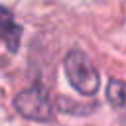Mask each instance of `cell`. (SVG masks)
Wrapping results in <instances>:
<instances>
[{
  "label": "cell",
  "instance_id": "7a4b0ae2",
  "mask_svg": "<svg viewBox=\"0 0 126 126\" xmlns=\"http://www.w3.org/2000/svg\"><path fill=\"white\" fill-rule=\"evenodd\" d=\"M14 108L20 116L33 122H49L55 114L53 102L43 85L35 83L14 96Z\"/></svg>",
  "mask_w": 126,
  "mask_h": 126
},
{
  "label": "cell",
  "instance_id": "277c9868",
  "mask_svg": "<svg viewBox=\"0 0 126 126\" xmlns=\"http://www.w3.org/2000/svg\"><path fill=\"white\" fill-rule=\"evenodd\" d=\"M106 98L116 110L126 112V83L118 79H110L106 85Z\"/></svg>",
  "mask_w": 126,
  "mask_h": 126
},
{
  "label": "cell",
  "instance_id": "6da1fadb",
  "mask_svg": "<svg viewBox=\"0 0 126 126\" xmlns=\"http://www.w3.org/2000/svg\"><path fill=\"white\" fill-rule=\"evenodd\" d=\"M63 69L69 85L83 96H93L98 91V71L81 49H71L63 59Z\"/></svg>",
  "mask_w": 126,
  "mask_h": 126
},
{
  "label": "cell",
  "instance_id": "3957f363",
  "mask_svg": "<svg viewBox=\"0 0 126 126\" xmlns=\"http://www.w3.org/2000/svg\"><path fill=\"white\" fill-rule=\"evenodd\" d=\"M0 39L4 41L6 49H10L12 53L18 51L20 39H22V28L16 24L12 12L2 6H0Z\"/></svg>",
  "mask_w": 126,
  "mask_h": 126
}]
</instances>
